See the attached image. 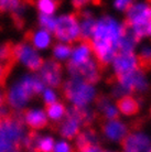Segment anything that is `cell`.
<instances>
[{
  "label": "cell",
  "instance_id": "obj_35",
  "mask_svg": "<svg viewBox=\"0 0 151 152\" xmlns=\"http://www.w3.org/2000/svg\"><path fill=\"white\" fill-rule=\"evenodd\" d=\"M7 105V100H6V93L0 91V107Z\"/></svg>",
  "mask_w": 151,
  "mask_h": 152
},
{
  "label": "cell",
  "instance_id": "obj_39",
  "mask_svg": "<svg viewBox=\"0 0 151 152\" xmlns=\"http://www.w3.org/2000/svg\"><path fill=\"white\" fill-rule=\"evenodd\" d=\"M12 152H19V151H12Z\"/></svg>",
  "mask_w": 151,
  "mask_h": 152
},
{
  "label": "cell",
  "instance_id": "obj_14",
  "mask_svg": "<svg viewBox=\"0 0 151 152\" xmlns=\"http://www.w3.org/2000/svg\"><path fill=\"white\" fill-rule=\"evenodd\" d=\"M102 132L110 141L120 142L129 133L128 126L118 119L102 122Z\"/></svg>",
  "mask_w": 151,
  "mask_h": 152
},
{
  "label": "cell",
  "instance_id": "obj_22",
  "mask_svg": "<svg viewBox=\"0 0 151 152\" xmlns=\"http://www.w3.org/2000/svg\"><path fill=\"white\" fill-rule=\"evenodd\" d=\"M45 114L48 117L54 121V124L59 122L63 119V117L66 114V108L62 103L54 102L52 104H49L45 106Z\"/></svg>",
  "mask_w": 151,
  "mask_h": 152
},
{
  "label": "cell",
  "instance_id": "obj_19",
  "mask_svg": "<svg viewBox=\"0 0 151 152\" xmlns=\"http://www.w3.org/2000/svg\"><path fill=\"white\" fill-rule=\"evenodd\" d=\"M75 138L76 149H83L85 147H89V145H100L98 133L93 127H85L83 131H79Z\"/></svg>",
  "mask_w": 151,
  "mask_h": 152
},
{
  "label": "cell",
  "instance_id": "obj_12",
  "mask_svg": "<svg viewBox=\"0 0 151 152\" xmlns=\"http://www.w3.org/2000/svg\"><path fill=\"white\" fill-rule=\"evenodd\" d=\"M55 125L61 136L67 140H73L81 131V128L83 127L78 118L72 113H70L67 109H66V114L63 117V119L56 122Z\"/></svg>",
  "mask_w": 151,
  "mask_h": 152
},
{
  "label": "cell",
  "instance_id": "obj_10",
  "mask_svg": "<svg viewBox=\"0 0 151 152\" xmlns=\"http://www.w3.org/2000/svg\"><path fill=\"white\" fill-rule=\"evenodd\" d=\"M110 64L115 76H120L139 69L138 56L135 52H118Z\"/></svg>",
  "mask_w": 151,
  "mask_h": 152
},
{
  "label": "cell",
  "instance_id": "obj_40",
  "mask_svg": "<svg viewBox=\"0 0 151 152\" xmlns=\"http://www.w3.org/2000/svg\"><path fill=\"white\" fill-rule=\"evenodd\" d=\"M148 1H151V0H148Z\"/></svg>",
  "mask_w": 151,
  "mask_h": 152
},
{
  "label": "cell",
  "instance_id": "obj_38",
  "mask_svg": "<svg viewBox=\"0 0 151 152\" xmlns=\"http://www.w3.org/2000/svg\"><path fill=\"white\" fill-rule=\"evenodd\" d=\"M103 152H111V151H106V150H104Z\"/></svg>",
  "mask_w": 151,
  "mask_h": 152
},
{
  "label": "cell",
  "instance_id": "obj_7",
  "mask_svg": "<svg viewBox=\"0 0 151 152\" xmlns=\"http://www.w3.org/2000/svg\"><path fill=\"white\" fill-rule=\"evenodd\" d=\"M114 78L125 89L126 93H142L147 91L149 86L146 72L140 67L124 75L114 76Z\"/></svg>",
  "mask_w": 151,
  "mask_h": 152
},
{
  "label": "cell",
  "instance_id": "obj_9",
  "mask_svg": "<svg viewBox=\"0 0 151 152\" xmlns=\"http://www.w3.org/2000/svg\"><path fill=\"white\" fill-rule=\"evenodd\" d=\"M40 74L39 77L42 80L44 85L49 87L59 88L62 85V65L56 60H46L43 62L41 69H39Z\"/></svg>",
  "mask_w": 151,
  "mask_h": 152
},
{
  "label": "cell",
  "instance_id": "obj_25",
  "mask_svg": "<svg viewBox=\"0 0 151 152\" xmlns=\"http://www.w3.org/2000/svg\"><path fill=\"white\" fill-rule=\"evenodd\" d=\"M138 56V61H139V67L142 71L147 72L151 69V46L144 45L141 48Z\"/></svg>",
  "mask_w": 151,
  "mask_h": 152
},
{
  "label": "cell",
  "instance_id": "obj_34",
  "mask_svg": "<svg viewBox=\"0 0 151 152\" xmlns=\"http://www.w3.org/2000/svg\"><path fill=\"white\" fill-rule=\"evenodd\" d=\"M75 152H103L102 148H100V145H89V147H85L83 149H74Z\"/></svg>",
  "mask_w": 151,
  "mask_h": 152
},
{
  "label": "cell",
  "instance_id": "obj_23",
  "mask_svg": "<svg viewBox=\"0 0 151 152\" xmlns=\"http://www.w3.org/2000/svg\"><path fill=\"white\" fill-rule=\"evenodd\" d=\"M40 139H41V134L37 130H31L26 134H24L22 147H24L28 152H39Z\"/></svg>",
  "mask_w": 151,
  "mask_h": 152
},
{
  "label": "cell",
  "instance_id": "obj_5",
  "mask_svg": "<svg viewBox=\"0 0 151 152\" xmlns=\"http://www.w3.org/2000/svg\"><path fill=\"white\" fill-rule=\"evenodd\" d=\"M66 67H67V71L71 76L79 77L83 80L89 84H93V85H95L100 80L102 72L104 69L99 65L98 62L96 61L95 57H92L87 62L78 65L72 64L71 62H67Z\"/></svg>",
  "mask_w": 151,
  "mask_h": 152
},
{
  "label": "cell",
  "instance_id": "obj_3",
  "mask_svg": "<svg viewBox=\"0 0 151 152\" xmlns=\"http://www.w3.org/2000/svg\"><path fill=\"white\" fill-rule=\"evenodd\" d=\"M62 93L66 100L78 107L87 106L96 97V89L93 84L74 76L63 84Z\"/></svg>",
  "mask_w": 151,
  "mask_h": 152
},
{
  "label": "cell",
  "instance_id": "obj_11",
  "mask_svg": "<svg viewBox=\"0 0 151 152\" xmlns=\"http://www.w3.org/2000/svg\"><path fill=\"white\" fill-rule=\"evenodd\" d=\"M124 152H147L150 148L151 140L147 134L140 131L130 132L120 141Z\"/></svg>",
  "mask_w": 151,
  "mask_h": 152
},
{
  "label": "cell",
  "instance_id": "obj_36",
  "mask_svg": "<svg viewBox=\"0 0 151 152\" xmlns=\"http://www.w3.org/2000/svg\"><path fill=\"white\" fill-rule=\"evenodd\" d=\"M33 1L34 0H26V2H28V4H34Z\"/></svg>",
  "mask_w": 151,
  "mask_h": 152
},
{
  "label": "cell",
  "instance_id": "obj_2",
  "mask_svg": "<svg viewBox=\"0 0 151 152\" xmlns=\"http://www.w3.org/2000/svg\"><path fill=\"white\" fill-rule=\"evenodd\" d=\"M124 22L138 41L151 38V6L147 2H133L126 10Z\"/></svg>",
  "mask_w": 151,
  "mask_h": 152
},
{
  "label": "cell",
  "instance_id": "obj_20",
  "mask_svg": "<svg viewBox=\"0 0 151 152\" xmlns=\"http://www.w3.org/2000/svg\"><path fill=\"white\" fill-rule=\"evenodd\" d=\"M116 107H117L118 111H120L121 114L125 116H133V115L138 114L140 110L139 102L133 96L128 95V94L118 98Z\"/></svg>",
  "mask_w": 151,
  "mask_h": 152
},
{
  "label": "cell",
  "instance_id": "obj_13",
  "mask_svg": "<svg viewBox=\"0 0 151 152\" xmlns=\"http://www.w3.org/2000/svg\"><path fill=\"white\" fill-rule=\"evenodd\" d=\"M95 104H96V117L100 124L108 120H114L119 118L117 107H115L111 104V100L108 96L98 95L95 97Z\"/></svg>",
  "mask_w": 151,
  "mask_h": 152
},
{
  "label": "cell",
  "instance_id": "obj_41",
  "mask_svg": "<svg viewBox=\"0 0 151 152\" xmlns=\"http://www.w3.org/2000/svg\"><path fill=\"white\" fill-rule=\"evenodd\" d=\"M150 111H151V109H150Z\"/></svg>",
  "mask_w": 151,
  "mask_h": 152
},
{
  "label": "cell",
  "instance_id": "obj_24",
  "mask_svg": "<svg viewBox=\"0 0 151 152\" xmlns=\"http://www.w3.org/2000/svg\"><path fill=\"white\" fill-rule=\"evenodd\" d=\"M35 7L40 13L53 15L61 6V0H35Z\"/></svg>",
  "mask_w": 151,
  "mask_h": 152
},
{
  "label": "cell",
  "instance_id": "obj_17",
  "mask_svg": "<svg viewBox=\"0 0 151 152\" xmlns=\"http://www.w3.org/2000/svg\"><path fill=\"white\" fill-rule=\"evenodd\" d=\"M23 119H24V124L29 126L31 130H42L48 126L46 114L40 109L23 110Z\"/></svg>",
  "mask_w": 151,
  "mask_h": 152
},
{
  "label": "cell",
  "instance_id": "obj_4",
  "mask_svg": "<svg viewBox=\"0 0 151 152\" xmlns=\"http://www.w3.org/2000/svg\"><path fill=\"white\" fill-rule=\"evenodd\" d=\"M53 34L63 43L73 44L79 41V19L77 13H66L56 18Z\"/></svg>",
  "mask_w": 151,
  "mask_h": 152
},
{
  "label": "cell",
  "instance_id": "obj_28",
  "mask_svg": "<svg viewBox=\"0 0 151 152\" xmlns=\"http://www.w3.org/2000/svg\"><path fill=\"white\" fill-rule=\"evenodd\" d=\"M15 66L9 64H4L0 62V87H4L6 86V82H7L8 77L12 72Z\"/></svg>",
  "mask_w": 151,
  "mask_h": 152
},
{
  "label": "cell",
  "instance_id": "obj_1",
  "mask_svg": "<svg viewBox=\"0 0 151 152\" xmlns=\"http://www.w3.org/2000/svg\"><path fill=\"white\" fill-rule=\"evenodd\" d=\"M125 22L111 15H103L96 19L91 43L93 54L103 69L109 65L119 51V42L126 32Z\"/></svg>",
  "mask_w": 151,
  "mask_h": 152
},
{
  "label": "cell",
  "instance_id": "obj_29",
  "mask_svg": "<svg viewBox=\"0 0 151 152\" xmlns=\"http://www.w3.org/2000/svg\"><path fill=\"white\" fill-rule=\"evenodd\" d=\"M54 148V140L51 137H41L39 143V152H52Z\"/></svg>",
  "mask_w": 151,
  "mask_h": 152
},
{
  "label": "cell",
  "instance_id": "obj_30",
  "mask_svg": "<svg viewBox=\"0 0 151 152\" xmlns=\"http://www.w3.org/2000/svg\"><path fill=\"white\" fill-rule=\"evenodd\" d=\"M133 2H135V0H114L113 6L116 10H118V11L126 12V10H127Z\"/></svg>",
  "mask_w": 151,
  "mask_h": 152
},
{
  "label": "cell",
  "instance_id": "obj_31",
  "mask_svg": "<svg viewBox=\"0 0 151 152\" xmlns=\"http://www.w3.org/2000/svg\"><path fill=\"white\" fill-rule=\"evenodd\" d=\"M52 152H75V150L65 141H60L54 145Z\"/></svg>",
  "mask_w": 151,
  "mask_h": 152
},
{
  "label": "cell",
  "instance_id": "obj_32",
  "mask_svg": "<svg viewBox=\"0 0 151 152\" xmlns=\"http://www.w3.org/2000/svg\"><path fill=\"white\" fill-rule=\"evenodd\" d=\"M43 98H44L45 105H49V104L56 102V95H55V93L52 89H50V88H46L45 91H44V93H43Z\"/></svg>",
  "mask_w": 151,
  "mask_h": 152
},
{
  "label": "cell",
  "instance_id": "obj_6",
  "mask_svg": "<svg viewBox=\"0 0 151 152\" xmlns=\"http://www.w3.org/2000/svg\"><path fill=\"white\" fill-rule=\"evenodd\" d=\"M15 52L17 61L21 62L26 69H29L32 72L39 71L44 62L41 55L37 52L35 48L30 45V43H28L26 41L15 43Z\"/></svg>",
  "mask_w": 151,
  "mask_h": 152
},
{
  "label": "cell",
  "instance_id": "obj_37",
  "mask_svg": "<svg viewBox=\"0 0 151 152\" xmlns=\"http://www.w3.org/2000/svg\"><path fill=\"white\" fill-rule=\"evenodd\" d=\"M1 121H2V116L0 115V125H1Z\"/></svg>",
  "mask_w": 151,
  "mask_h": 152
},
{
  "label": "cell",
  "instance_id": "obj_18",
  "mask_svg": "<svg viewBox=\"0 0 151 152\" xmlns=\"http://www.w3.org/2000/svg\"><path fill=\"white\" fill-rule=\"evenodd\" d=\"M93 50H92L91 43L89 41H82L79 40L78 44L75 45L72 49V53H71V58L70 61L72 64H82L87 62L89 58L93 57Z\"/></svg>",
  "mask_w": 151,
  "mask_h": 152
},
{
  "label": "cell",
  "instance_id": "obj_33",
  "mask_svg": "<svg viewBox=\"0 0 151 152\" xmlns=\"http://www.w3.org/2000/svg\"><path fill=\"white\" fill-rule=\"evenodd\" d=\"M91 2H97V0H72V6L76 10H82Z\"/></svg>",
  "mask_w": 151,
  "mask_h": 152
},
{
  "label": "cell",
  "instance_id": "obj_26",
  "mask_svg": "<svg viewBox=\"0 0 151 152\" xmlns=\"http://www.w3.org/2000/svg\"><path fill=\"white\" fill-rule=\"evenodd\" d=\"M72 46L71 44H67V43H63V42H60L54 45L53 48V55L54 57L59 60V61H63V60H67L68 57L71 56V53H72Z\"/></svg>",
  "mask_w": 151,
  "mask_h": 152
},
{
  "label": "cell",
  "instance_id": "obj_27",
  "mask_svg": "<svg viewBox=\"0 0 151 152\" xmlns=\"http://www.w3.org/2000/svg\"><path fill=\"white\" fill-rule=\"evenodd\" d=\"M38 21H39V26L41 27V29H44V30L53 33V30H54V28H55L56 18H54L53 15L40 13V15H39Z\"/></svg>",
  "mask_w": 151,
  "mask_h": 152
},
{
  "label": "cell",
  "instance_id": "obj_16",
  "mask_svg": "<svg viewBox=\"0 0 151 152\" xmlns=\"http://www.w3.org/2000/svg\"><path fill=\"white\" fill-rule=\"evenodd\" d=\"M24 41L32 44L33 48L38 50L48 49L52 41L51 32L44 30V29H40V30L30 29L26 31L24 34Z\"/></svg>",
  "mask_w": 151,
  "mask_h": 152
},
{
  "label": "cell",
  "instance_id": "obj_15",
  "mask_svg": "<svg viewBox=\"0 0 151 152\" xmlns=\"http://www.w3.org/2000/svg\"><path fill=\"white\" fill-rule=\"evenodd\" d=\"M79 19V40L89 41L94 32V28L96 24V19L92 13L91 10H79L77 13Z\"/></svg>",
  "mask_w": 151,
  "mask_h": 152
},
{
  "label": "cell",
  "instance_id": "obj_21",
  "mask_svg": "<svg viewBox=\"0 0 151 152\" xmlns=\"http://www.w3.org/2000/svg\"><path fill=\"white\" fill-rule=\"evenodd\" d=\"M15 44L11 41L4 42L0 44V62L4 64L15 66L17 64V57L15 52Z\"/></svg>",
  "mask_w": 151,
  "mask_h": 152
},
{
  "label": "cell",
  "instance_id": "obj_8",
  "mask_svg": "<svg viewBox=\"0 0 151 152\" xmlns=\"http://www.w3.org/2000/svg\"><path fill=\"white\" fill-rule=\"evenodd\" d=\"M33 96V91L22 78L6 93V100L7 105L12 109H22Z\"/></svg>",
  "mask_w": 151,
  "mask_h": 152
}]
</instances>
